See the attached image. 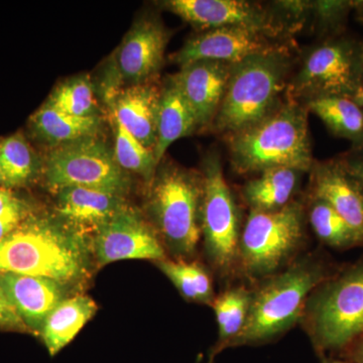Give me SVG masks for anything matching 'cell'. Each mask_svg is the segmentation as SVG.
<instances>
[{
    "label": "cell",
    "instance_id": "cell-1",
    "mask_svg": "<svg viewBox=\"0 0 363 363\" xmlns=\"http://www.w3.org/2000/svg\"><path fill=\"white\" fill-rule=\"evenodd\" d=\"M92 242L71 224L30 215L0 242V272L52 279L68 290L89 274Z\"/></svg>",
    "mask_w": 363,
    "mask_h": 363
},
{
    "label": "cell",
    "instance_id": "cell-2",
    "mask_svg": "<svg viewBox=\"0 0 363 363\" xmlns=\"http://www.w3.org/2000/svg\"><path fill=\"white\" fill-rule=\"evenodd\" d=\"M308 109L290 99L259 123L227 135L233 168L241 175L274 168L311 171Z\"/></svg>",
    "mask_w": 363,
    "mask_h": 363
},
{
    "label": "cell",
    "instance_id": "cell-3",
    "mask_svg": "<svg viewBox=\"0 0 363 363\" xmlns=\"http://www.w3.org/2000/svg\"><path fill=\"white\" fill-rule=\"evenodd\" d=\"M338 269L309 255L269 277L252 291L245 328L230 347L262 345L285 334L302 318L308 298Z\"/></svg>",
    "mask_w": 363,
    "mask_h": 363
},
{
    "label": "cell",
    "instance_id": "cell-4",
    "mask_svg": "<svg viewBox=\"0 0 363 363\" xmlns=\"http://www.w3.org/2000/svg\"><path fill=\"white\" fill-rule=\"evenodd\" d=\"M292 56L281 45L230 67L228 82L212 125L230 135L247 130L269 116L288 83Z\"/></svg>",
    "mask_w": 363,
    "mask_h": 363
},
{
    "label": "cell",
    "instance_id": "cell-5",
    "mask_svg": "<svg viewBox=\"0 0 363 363\" xmlns=\"http://www.w3.org/2000/svg\"><path fill=\"white\" fill-rule=\"evenodd\" d=\"M201 172L167 164L152 181L147 210L164 250L176 260L192 259L201 238Z\"/></svg>",
    "mask_w": 363,
    "mask_h": 363
},
{
    "label": "cell",
    "instance_id": "cell-6",
    "mask_svg": "<svg viewBox=\"0 0 363 363\" xmlns=\"http://www.w3.org/2000/svg\"><path fill=\"white\" fill-rule=\"evenodd\" d=\"M301 320L322 357L347 350L362 338L363 257L320 284L308 298Z\"/></svg>",
    "mask_w": 363,
    "mask_h": 363
},
{
    "label": "cell",
    "instance_id": "cell-7",
    "mask_svg": "<svg viewBox=\"0 0 363 363\" xmlns=\"http://www.w3.org/2000/svg\"><path fill=\"white\" fill-rule=\"evenodd\" d=\"M305 238V210L298 201L274 211L250 210L241 230L238 269L252 281L281 272Z\"/></svg>",
    "mask_w": 363,
    "mask_h": 363
},
{
    "label": "cell",
    "instance_id": "cell-8",
    "mask_svg": "<svg viewBox=\"0 0 363 363\" xmlns=\"http://www.w3.org/2000/svg\"><path fill=\"white\" fill-rule=\"evenodd\" d=\"M363 84V40L344 35L325 39L308 52L289 84V98L311 101L350 97Z\"/></svg>",
    "mask_w": 363,
    "mask_h": 363
},
{
    "label": "cell",
    "instance_id": "cell-9",
    "mask_svg": "<svg viewBox=\"0 0 363 363\" xmlns=\"http://www.w3.org/2000/svg\"><path fill=\"white\" fill-rule=\"evenodd\" d=\"M201 231L210 264L221 276L238 269L240 240V210L224 178L221 160L216 152L203 162Z\"/></svg>",
    "mask_w": 363,
    "mask_h": 363
},
{
    "label": "cell",
    "instance_id": "cell-10",
    "mask_svg": "<svg viewBox=\"0 0 363 363\" xmlns=\"http://www.w3.org/2000/svg\"><path fill=\"white\" fill-rule=\"evenodd\" d=\"M45 178L56 192L81 187L124 196L130 186V177L114 155L94 136L55 147L45 162Z\"/></svg>",
    "mask_w": 363,
    "mask_h": 363
},
{
    "label": "cell",
    "instance_id": "cell-11",
    "mask_svg": "<svg viewBox=\"0 0 363 363\" xmlns=\"http://www.w3.org/2000/svg\"><path fill=\"white\" fill-rule=\"evenodd\" d=\"M164 6L191 25L204 30L242 28L274 40L293 28L274 9L245 0H169Z\"/></svg>",
    "mask_w": 363,
    "mask_h": 363
},
{
    "label": "cell",
    "instance_id": "cell-12",
    "mask_svg": "<svg viewBox=\"0 0 363 363\" xmlns=\"http://www.w3.org/2000/svg\"><path fill=\"white\" fill-rule=\"evenodd\" d=\"M95 231L92 247L98 266L124 259H167L154 227L128 205Z\"/></svg>",
    "mask_w": 363,
    "mask_h": 363
},
{
    "label": "cell",
    "instance_id": "cell-13",
    "mask_svg": "<svg viewBox=\"0 0 363 363\" xmlns=\"http://www.w3.org/2000/svg\"><path fill=\"white\" fill-rule=\"evenodd\" d=\"M281 45L272 42L262 33L242 28H218L204 30L188 40L175 52L173 60L181 67L196 61L223 62L236 64L260 52L272 51Z\"/></svg>",
    "mask_w": 363,
    "mask_h": 363
},
{
    "label": "cell",
    "instance_id": "cell-14",
    "mask_svg": "<svg viewBox=\"0 0 363 363\" xmlns=\"http://www.w3.org/2000/svg\"><path fill=\"white\" fill-rule=\"evenodd\" d=\"M169 33L155 18H143L131 26L116 52L119 76L130 85L147 82L164 61Z\"/></svg>",
    "mask_w": 363,
    "mask_h": 363
},
{
    "label": "cell",
    "instance_id": "cell-15",
    "mask_svg": "<svg viewBox=\"0 0 363 363\" xmlns=\"http://www.w3.org/2000/svg\"><path fill=\"white\" fill-rule=\"evenodd\" d=\"M310 177L311 198L323 200L354 230L363 243V187L337 157L314 162Z\"/></svg>",
    "mask_w": 363,
    "mask_h": 363
},
{
    "label": "cell",
    "instance_id": "cell-16",
    "mask_svg": "<svg viewBox=\"0 0 363 363\" xmlns=\"http://www.w3.org/2000/svg\"><path fill=\"white\" fill-rule=\"evenodd\" d=\"M230 67L223 62L201 60L181 67L172 77L194 112L199 128L213 123L225 93Z\"/></svg>",
    "mask_w": 363,
    "mask_h": 363
},
{
    "label": "cell",
    "instance_id": "cell-17",
    "mask_svg": "<svg viewBox=\"0 0 363 363\" xmlns=\"http://www.w3.org/2000/svg\"><path fill=\"white\" fill-rule=\"evenodd\" d=\"M0 286L30 332L40 335L50 313L68 297L61 284L43 277L0 272Z\"/></svg>",
    "mask_w": 363,
    "mask_h": 363
},
{
    "label": "cell",
    "instance_id": "cell-18",
    "mask_svg": "<svg viewBox=\"0 0 363 363\" xmlns=\"http://www.w3.org/2000/svg\"><path fill=\"white\" fill-rule=\"evenodd\" d=\"M162 90L149 83L130 85L114 98L116 123L154 152Z\"/></svg>",
    "mask_w": 363,
    "mask_h": 363
},
{
    "label": "cell",
    "instance_id": "cell-19",
    "mask_svg": "<svg viewBox=\"0 0 363 363\" xmlns=\"http://www.w3.org/2000/svg\"><path fill=\"white\" fill-rule=\"evenodd\" d=\"M57 196L59 218L81 230H96L126 206L124 196L94 189L65 188L58 191Z\"/></svg>",
    "mask_w": 363,
    "mask_h": 363
},
{
    "label": "cell",
    "instance_id": "cell-20",
    "mask_svg": "<svg viewBox=\"0 0 363 363\" xmlns=\"http://www.w3.org/2000/svg\"><path fill=\"white\" fill-rule=\"evenodd\" d=\"M96 311V303L88 296L76 295L62 301L50 313L40 332L50 355L55 357L65 348Z\"/></svg>",
    "mask_w": 363,
    "mask_h": 363
},
{
    "label": "cell",
    "instance_id": "cell-21",
    "mask_svg": "<svg viewBox=\"0 0 363 363\" xmlns=\"http://www.w3.org/2000/svg\"><path fill=\"white\" fill-rule=\"evenodd\" d=\"M199 128L194 112L182 94L173 78L162 90L157 116V136L155 159L160 164L169 147Z\"/></svg>",
    "mask_w": 363,
    "mask_h": 363
},
{
    "label": "cell",
    "instance_id": "cell-22",
    "mask_svg": "<svg viewBox=\"0 0 363 363\" xmlns=\"http://www.w3.org/2000/svg\"><path fill=\"white\" fill-rule=\"evenodd\" d=\"M303 172L291 168H274L259 173L248 181L242 194L250 210L274 211L291 203Z\"/></svg>",
    "mask_w": 363,
    "mask_h": 363
},
{
    "label": "cell",
    "instance_id": "cell-23",
    "mask_svg": "<svg viewBox=\"0 0 363 363\" xmlns=\"http://www.w3.org/2000/svg\"><path fill=\"white\" fill-rule=\"evenodd\" d=\"M30 128L38 138L56 147L94 136L99 121L96 116H70L45 104L30 117Z\"/></svg>",
    "mask_w": 363,
    "mask_h": 363
},
{
    "label": "cell",
    "instance_id": "cell-24",
    "mask_svg": "<svg viewBox=\"0 0 363 363\" xmlns=\"http://www.w3.org/2000/svg\"><path fill=\"white\" fill-rule=\"evenodd\" d=\"M306 108L319 117L332 135L350 140L351 149L363 147V109L350 98H317L308 101Z\"/></svg>",
    "mask_w": 363,
    "mask_h": 363
},
{
    "label": "cell",
    "instance_id": "cell-25",
    "mask_svg": "<svg viewBox=\"0 0 363 363\" xmlns=\"http://www.w3.org/2000/svg\"><path fill=\"white\" fill-rule=\"evenodd\" d=\"M252 298V291L242 286L227 289L215 298L212 307L218 325V342L211 358L225 348L230 347L243 330L247 323Z\"/></svg>",
    "mask_w": 363,
    "mask_h": 363
},
{
    "label": "cell",
    "instance_id": "cell-26",
    "mask_svg": "<svg viewBox=\"0 0 363 363\" xmlns=\"http://www.w3.org/2000/svg\"><path fill=\"white\" fill-rule=\"evenodd\" d=\"M157 267L176 286L184 298L202 305L213 304V281L209 272L197 262L164 259L156 262Z\"/></svg>",
    "mask_w": 363,
    "mask_h": 363
},
{
    "label": "cell",
    "instance_id": "cell-27",
    "mask_svg": "<svg viewBox=\"0 0 363 363\" xmlns=\"http://www.w3.org/2000/svg\"><path fill=\"white\" fill-rule=\"evenodd\" d=\"M309 222L317 238L327 247L338 250L363 247L354 230L323 200L312 198Z\"/></svg>",
    "mask_w": 363,
    "mask_h": 363
},
{
    "label": "cell",
    "instance_id": "cell-28",
    "mask_svg": "<svg viewBox=\"0 0 363 363\" xmlns=\"http://www.w3.org/2000/svg\"><path fill=\"white\" fill-rule=\"evenodd\" d=\"M0 169L2 184L6 187H16L28 183L35 169L33 150L25 136L16 133L0 143Z\"/></svg>",
    "mask_w": 363,
    "mask_h": 363
},
{
    "label": "cell",
    "instance_id": "cell-29",
    "mask_svg": "<svg viewBox=\"0 0 363 363\" xmlns=\"http://www.w3.org/2000/svg\"><path fill=\"white\" fill-rule=\"evenodd\" d=\"M114 157L118 166L125 172L138 174L152 183L159 167L154 152L147 149L130 131L116 123Z\"/></svg>",
    "mask_w": 363,
    "mask_h": 363
},
{
    "label": "cell",
    "instance_id": "cell-30",
    "mask_svg": "<svg viewBox=\"0 0 363 363\" xmlns=\"http://www.w3.org/2000/svg\"><path fill=\"white\" fill-rule=\"evenodd\" d=\"M45 104L70 116H95L96 100L92 83L87 77L70 79L52 91Z\"/></svg>",
    "mask_w": 363,
    "mask_h": 363
},
{
    "label": "cell",
    "instance_id": "cell-31",
    "mask_svg": "<svg viewBox=\"0 0 363 363\" xmlns=\"http://www.w3.org/2000/svg\"><path fill=\"white\" fill-rule=\"evenodd\" d=\"M354 1L348 0H320L310 1L308 16L315 28L325 39L344 35L348 16L353 11Z\"/></svg>",
    "mask_w": 363,
    "mask_h": 363
},
{
    "label": "cell",
    "instance_id": "cell-32",
    "mask_svg": "<svg viewBox=\"0 0 363 363\" xmlns=\"http://www.w3.org/2000/svg\"><path fill=\"white\" fill-rule=\"evenodd\" d=\"M28 214L30 213L28 206L16 198V200L0 214V242L9 234L13 233Z\"/></svg>",
    "mask_w": 363,
    "mask_h": 363
},
{
    "label": "cell",
    "instance_id": "cell-33",
    "mask_svg": "<svg viewBox=\"0 0 363 363\" xmlns=\"http://www.w3.org/2000/svg\"><path fill=\"white\" fill-rule=\"evenodd\" d=\"M0 328L9 330L30 332L21 320L16 308L11 304L4 289L0 286Z\"/></svg>",
    "mask_w": 363,
    "mask_h": 363
},
{
    "label": "cell",
    "instance_id": "cell-34",
    "mask_svg": "<svg viewBox=\"0 0 363 363\" xmlns=\"http://www.w3.org/2000/svg\"><path fill=\"white\" fill-rule=\"evenodd\" d=\"M344 169L354 177L363 187V147L351 149L350 152L337 157Z\"/></svg>",
    "mask_w": 363,
    "mask_h": 363
},
{
    "label": "cell",
    "instance_id": "cell-35",
    "mask_svg": "<svg viewBox=\"0 0 363 363\" xmlns=\"http://www.w3.org/2000/svg\"><path fill=\"white\" fill-rule=\"evenodd\" d=\"M16 200V197L6 189H0V214Z\"/></svg>",
    "mask_w": 363,
    "mask_h": 363
},
{
    "label": "cell",
    "instance_id": "cell-36",
    "mask_svg": "<svg viewBox=\"0 0 363 363\" xmlns=\"http://www.w3.org/2000/svg\"><path fill=\"white\" fill-rule=\"evenodd\" d=\"M352 357L357 363H363V336L352 344Z\"/></svg>",
    "mask_w": 363,
    "mask_h": 363
},
{
    "label": "cell",
    "instance_id": "cell-37",
    "mask_svg": "<svg viewBox=\"0 0 363 363\" xmlns=\"http://www.w3.org/2000/svg\"><path fill=\"white\" fill-rule=\"evenodd\" d=\"M353 13L358 23L363 25V0H355Z\"/></svg>",
    "mask_w": 363,
    "mask_h": 363
},
{
    "label": "cell",
    "instance_id": "cell-38",
    "mask_svg": "<svg viewBox=\"0 0 363 363\" xmlns=\"http://www.w3.org/2000/svg\"><path fill=\"white\" fill-rule=\"evenodd\" d=\"M352 100L354 104H357L360 108L363 109V84L360 85L359 87L355 90L351 96L347 97Z\"/></svg>",
    "mask_w": 363,
    "mask_h": 363
},
{
    "label": "cell",
    "instance_id": "cell-39",
    "mask_svg": "<svg viewBox=\"0 0 363 363\" xmlns=\"http://www.w3.org/2000/svg\"><path fill=\"white\" fill-rule=\"evenodd\" d=\"M322 363H348L345 362H340V360L331 359V358H327L322 357Z\"/></svg>",
    "mask_w": 363,
    "mask_h": 363
},
{
    "label": "cell",
    "instance_id": "cell-40",
    "mask_svg": "<svg viewBox=\"0 0 363 363\" xmlns=\"http://www.w3.org/2000/svg\"><path fill=\"white\" fill-rule=\"evenodd\" d=\"M0 184H2V173H1V169H0Z\"/></svg>",
    "mask_w": 363,
    "mask_h": 363
},
{
    "label": "cell",
    "instance_id": "cell-41",
    "mask_svg": "<svg viewBox=\"0 0 363 363\" xmlns=\"http://www.w3.org/2000/svg\"><path fill=\"white\" fill-rule=\"evenodd\" d=\"M212 362H213V358H211V359H210V362L208 363H212Z\"/></svg>",
    "mask_w": 363,
    "mask_h": 363
}]
</instances>
